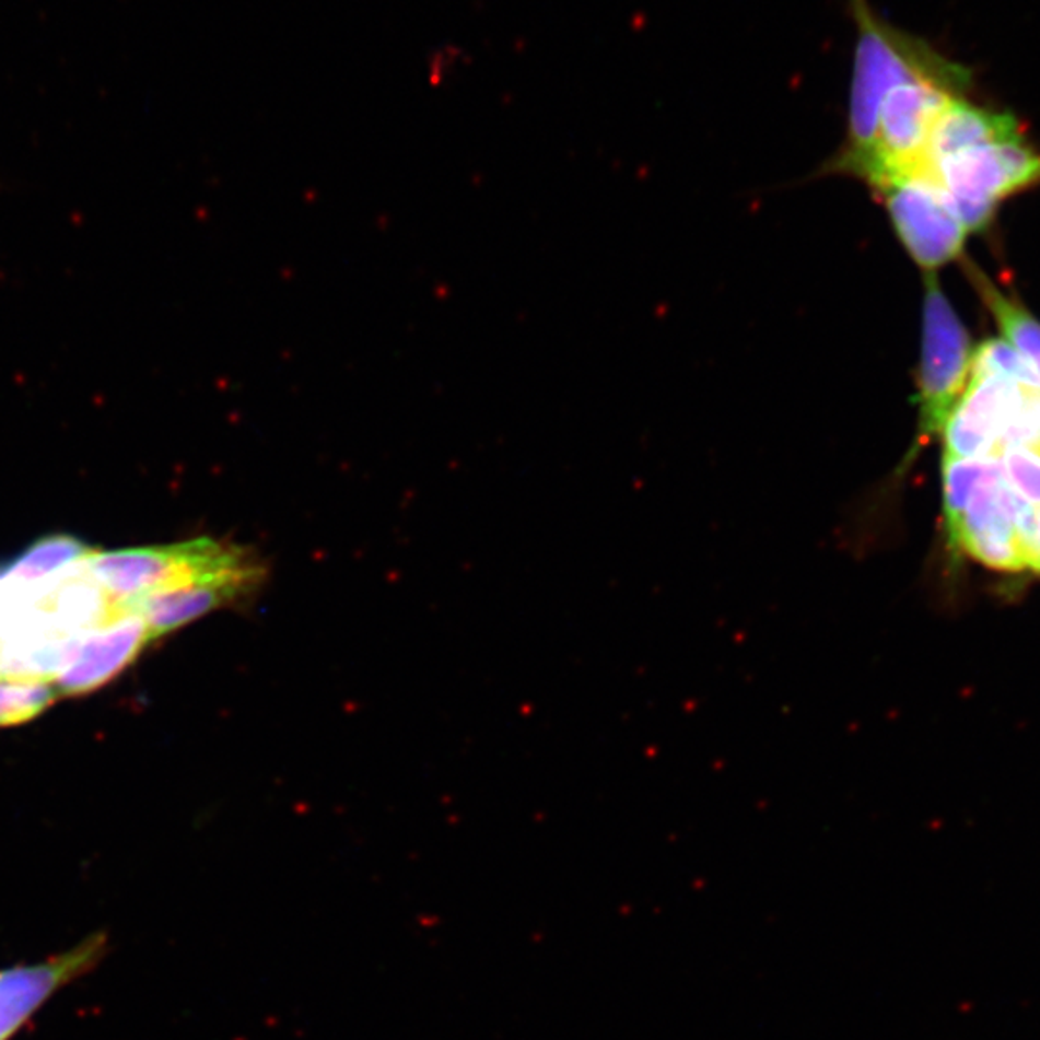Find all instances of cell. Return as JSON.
Segmentation results:
<instances>
[{"label":"cell","mask_w":1040,"mask_h":1040,"mask_svg":"<svg viewBox=\"0 0 1040 1040\" xmlns=\"http://www.w3.org/2000/svg\"><path fill=\"white\" fill-rule=\"evenodd\" d=\"M880 194L896 234L921 268L936 270L960 257L968 232L928 174L892 182Z\"/></svg>","instance_id":"5b68a950"},{"label":"cell","mask_w":1040,"mask_h":1040,"mask_svg":"<svg viewBox=\"0 0 1040 1040\" xmlns=\"http://www.w3.org/2000/svg\"><path fill=\"white\" fill-rule=\"evenodd\" d=\"M110 950V935L95 931L49 958L0 969V1040L16 1039L57 994L97 971Z\"/></svg>","instance_id":"277c9868"},{"label":"cell","mask_w":1040,"mask_h":1040,"mask_svg":"<svg viewBox=\"0 0 1040 1040\" xmlns=\"http://www.w3.org/2000/svg\"><path fill=\"white\" fill-rule=\"evenodd\" d=\"M927 174L966 232H981L1002 199L1040 182V153L1021 136L944 156Z\"/></svg>","instance_id":"7a4b0ae2"},{"label":"cell","mask_w":1040,"mask_h":1040,"mask_svg":"<svg viewBox=\"0 0 1040 1040\" xmlns=\"http://www.w3.org/2000/svg\"><path fill=\"white\" fill-rule=\"evenodd\" d=\"M1021 136L1024 129L1014 114L992 110L969 101L968 95H960L946 106L931 133L925 174L944 156Z\"/></svg>","instance_id":"9c48e42d"},{"label":"cell","mask_w":1040,"mask_h":1040,"mask_svg":"<svg viewBox=\"0 0 1040 1040\" xmlns=\"http://www.w3.org/2000/svg\"><path fill=\"white\" fill-rule=\"evenodd\" d=\"M95 549L68 534H52L35 541L2 571V579L17 596L37 599L80 571Z\"/></svg>","instance_id":"30bf717a"},{"label":"cell","mask_w":1040,"mask_h":1040,"mask_svg":"<svg viewBox=\"0 0 1040 1040\" xmlns=\"http://www.w3.org/2000/svg\"><path fill=\"white\" fill-rule=\"evenodd\" d=\"M1002 467L983 478L960 518L946 528L954 549L983 565L1017 573L1027 569L1021 541L1001 503Z\"/></svg>","instance_id":"52a82bcc"},{"label":"cell","mask_w":1040,"mask_h":1040,"mask_svg":"<svg viewBox=\"0 0 1040 1040\" xmlns=\"http://www.w3.org/2000/svg\"><path fill=\"white\" fill-rule=\"evenodd\" d=\"M1001 467L998 459H943L944 526L954 525L968 507L979 482Z\"/></svg>","instance_id":"7c38bea8"},{"label":"cell","mask_w":1040,"mask_h":1040,"mask_svg":"<svg viewBox=\"0 0 1040 1040\" xmlns=\"http://www.w3.org/2000/svg\"><path fill=\"white\" fill-rule=\"evenodd\" d=\"M83 573L116 607L197 582L262 581V565L249 551L212 538L116 551H93Z\"/></svg>","instance_id":"6da1fadb"},{"label":"cell","mask_w":1040,"mask_h":1040,"mask_svg":"<svg viewBox=\"0 0 1040 1040\" xmlns=\"http://www.w3.org/2000/svg\"><path fill=\"white\" fill-rule=\"evenodd\" d=\"M57 698V688L47 680L0 678V726L32 721Z\"/></svg>","instance_id":"4fadbf2b"},{"label":"cell","mask_w":1040,"mask_h":1040,"mask_svg":"<svg viewBox=\"0 0 1040 1040\" xmlns=\"http://www.w3.org/2000/svg\"><path fill=\"white\" fill-rule=\"evenodd\" d=\"M973 355L975 351L966 326L938 288L936 276H928L923 305L921 436L931 437L943 432L951 409L968 387Z\"/></svg>","instance_id":"3957f363"},{"label":"cell","mask_w":1040,"mask_h":1040,"mask_svg":"<svg viewBox=\"0 0 1040 1040\" xmlns=\"http://www.w3.org/2000/svg\"><path fill=\"white\" fill-rule=\"evenodd\" d=\"M147 642L141 614L118 607L113 617L81 636L72 659L55 678L58 696H81L105 686L138 657Z\"/></svg>","instance_id":"8992f818"},{"label":"cell","mask_w":1040,"mask_h":1040,"mask_svg":"<svg viewBox=\"0 0 1040 1040\" xmlns=\"http://www.w3.org/2000/svg\"><path fill=\"white\" fill-rule=\"evenodd\" d=\"M1004 478L1025 501L1040 505V447L1008 445L1001 455Z\"/></svg>","instance_id":"9a60e30c"},{"label":"cell","mask_w":1040,"mask_h":1040,"mask_svg":"<svg viewBox=\"0 0 1040 1040\" xmlns=\"http://www.w3.org/2000/svg\"><path fill=\"white\" fill-rule=\"evenodd\" d=\"M258 584L247 581L197 582L184 588L166 589L153 596L141 597L120 609H133L147 622L149 642L166 636L220 607L234 604L247 596Z\"/></svg>","instance_id":"ba28073f"},{"label":"cell","mask_w":1040,"mask_h":1040,"mask_svg":"<svg viewBox=\"0 0 1040 1040\" xmlns=\"http://www.w3.org/2000/svg\"><path fill=\"white\" fill-rule=\"evenodd\" d=\"M977 288L983 293L986 305L1004 331L1008 343L1016 347L1017 353L1031 364L1040 378V323L1029 315L1021 305L1002 295L986 278L975 272Z\"/></svg>","instance_id":"8fae6325"},{"label":"cell","mask_w":1040,"mask_h":1040,"mask_svg":"<svg viewBox=\"0 0 1040 1040\" xmlns=\"http://www.w3.org/2000/svg\"><path fill=\"white\" fill-rule=\"evenodd\" d=\"M971 376H996L1017 386L1040 389V378L1031 364L1017 353L1016 347L1002 339H989L979 346L973 355Z\"/></svg>","instance_id":"5bb4252c"},{"label":"cell","mask_w":1040,"mask_h":1040,"mask_svg":"<svg viewBox=\"0 0 1040 1040\" xmlns=\"http://www.w3.org/2000/svg\"><path fill=\"white\" fill-rule=\"evenodd\" d=\"M1027 569L1040 574V511L1037 513L1035 536H1032L1031 548H1029V556H1027Z\"/></svg>","instance_id":"2e32d148"}]
</instances>
